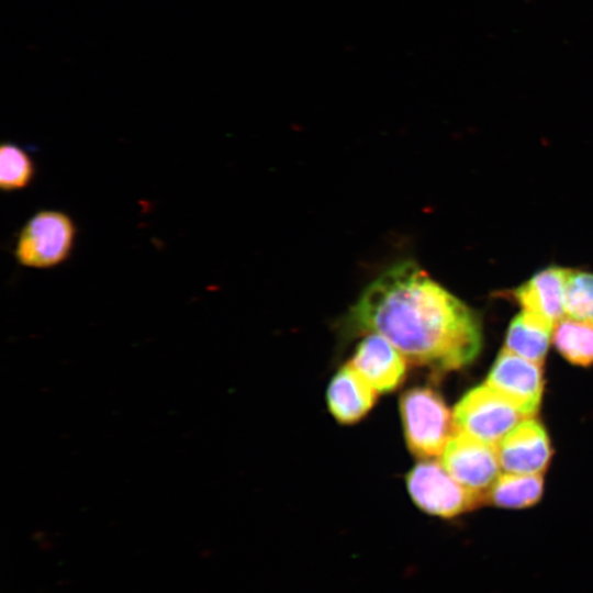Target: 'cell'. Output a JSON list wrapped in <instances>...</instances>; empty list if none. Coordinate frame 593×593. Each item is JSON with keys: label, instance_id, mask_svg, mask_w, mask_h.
Wrapping results in <instances>:
<instances>
[{"label": "cell", "instance_id": "cell-1", "mask_svg": "<svg viewBox=\"0 0 593 593\" xmlns=\"http://www.w3.org/2000/svg\"><path fill=\"white\" fill-rule=\"evenodd\" d=\"M342 332L349 338L378 334L409 363L439 372L471 363L483 343L477 313L412 259L395 262L362 290Z\"/></svg>", "mask_w": 593, "mask_h": 593}, {"label": "cell", "instance_id": "cell-2", "mask_svg": "<svg viewBox=\"0 0 593 593\" xmlns=\"http://www.w3.org/2000/svg\"><path fill=\"white\" fill-rule=\"evenodd\" d=\"M399 411L410 452L422 460L441 456L457 432L443 396L428 387L410 388L400 396Z\"/></svg>", "mask_w": 593, "mask_h": 593}, {"label": "cell", "instance_id": "cell-3", "mask_svg": "<svg viewBox=\"0 0 593 593\" xmlns=\"http://www.w3.org/2000/svg\"><path fill=\"white\" fill-rule=\"evenodd\" d=\"M405 483L421 511L444 519L463 515L485 502L484 494L466 488L440 462L430 459L417 462L406 473Z\"/></svg>", "mask_w": 593, "mask_h": 593}, {"label": "cell", "instance_id": "cell-4", "mask_svg": "<svg viewBox=\"0 0 593 593\" xmlns=\"http://www.w3.org/2000/svg\"><path fill=\"white\" fill-rule=\"evenodd\" d=\"M76 234L75 222L67 213L38 211L21 228L14 257L20 265L29 268L56 267L70 256Z\"/></svg>", "mask_w": 593, "mask_h": 593}, {"label": "cell", "instance_id": "cell-5", "mask_svg": "<svg viewBox=\"0 0 593 593\" xmlns=\"http://www.w3.org/2000/svg\"><path fill=\"white\" fill-rule=\"evenodd\" d=\"M452 416L457 432L496 446L514 426L528 417L485 383L469 390L455 405Z\"/></svg>", "mask_w": 593, "mask_h": 593}, {"label": "cell", "instance_id": "cell-6", "mask_svg": "<svg viewBox=\"0 0 593 593\" xmlns=\"http://www.w3.org/2000/svg\"><path fill=\"white\" fill-rule=\"evenodd\" d=\"M440 463L459 483L475 492L490 489L500 475L497 446L456 432L446 445Z\"/></svg>", "mask_w": 593, "mask_h": 593}, {"label": "cell", "instance_id": "cell-7", "mask_svg": "<svg viewBox=\"0 0 593 593\" xmlns=\"http://www.w3.org/2000/svg\"><path fill=\"white\" fill-rule=\"evenodd\" d=\"M485 384L512 401L526 416L538 411L544 392L542 365L502 349Z\"/></svg>", "mask_w": 593, "mask_h": 593}, {"label": "cell", "instance_id": "cell-8", "mask_svg": "<svg viewBox=\"0 0 593 593\" xmlns=\"http://www.w3.org/2000/svg\"><path fill=\"white\" fill-rule=\"evenodd\" d=\"M501 467L508 473L542 474L552 449L544 425L533 416L524 418L499 443Z\"/></svg>", "mask_w": 593, "mask_h": 593}, {"label": "cell", "instance_id": "cell-9", "mask_svg": "<svg viewBox=\"0 0 593 593\" xmlns=\"http://www.w3.org/2000/svg\"><path fill=\"white\" fill-rule=\"evenodd\" d=\"M349 362L379 393L396 390L409 363L390 342L372 333L362 336Z\"/></svg>", "mask_w": 593, "mask_h": 593}, {"label": "cell", "instance_id": "cell-10", "mask_svg": "<svg viewBox=\"0 0 593 593\" xmlns=\"http://www.w3.org/2000/svg\"><path fill=\"white\" fill-rule=\"evenodd\" d=\"M379 394L348 361L331 379L326 390V402L336 422L353 425L372 410Z\"/></svg>", "mask_w": 593, "mask_h": 593}, {"label": "cell", "instance_id": "cell-11", "mask_svg": "<svg viewBox=\"0 0 593 593\" xmlns=\"http://www.w3.org/2000/svg\"><path fill=\"white\" fill-rule=\"evenodd\" d=\"M566 268L550 266L514 290V298L522 311L529 313L551 327L563 318Z\"/></svg>", "mask_w": 593, "mask_h": 593}, {"label": "cell", "instance_id": "cell-12", "mask_svg": "<svg viewBox=\"0 0 593 593\" xmlns=\"http://www.w3.org/2000/svg\"><path fill=\"white\" fill-rule=\"evenodd\" d=\"M552 332L553 327L522 311L510 323L503 349L542 365Z\"/></svg>", "mask_w": 593, "mask_h": 593}, {"label": "cell", "instance_id": "cell-13", "mask_svg": "<svg viewBox=\"0 0 593 593\" xmlns=\"http://www.w3.org/2000/svg\"><path fill=\"white\" fill-rule=\"evenodd\" d=\"M542 492L541 474L506 472L499 475L485 492V502L502 508L521 510L535 505Z\"/></svg>", "mask_w": 593, "mask_h": 593}, {"label": "cell", "instance_id": "cell-14", "mask_svg": "<svg viewBox=\"0 0 593 593\" xmlns=\"http://www.w3.org/2000/svg\"><path fill=\"white\" fill-rule=\"evenodd\" d=\"M552 333L553 344L566 360L582 367L593 365V323L563 317Z\"/></svg>", "mask_w": 593, "mask_h": 593}, {"label": "cell", "instance_id": "cell-15", "mask_svg": "<svg viewBox=\"0 0 593 593\" xmlns=\"http://www.w3.org/2000/svg\"><path fill=\"white\" fill-rule=\"evenodd\" d=\"M35 175L32 157L13 143L0 147V188L11 192L26 188Z\"/></svg>", "mask_w": 593, "mask_h": 593}, {"label": "cell", "instance_id": "cell-16", "mask_svg": "<svg viewBox=\"0 0 593 593\" xmlns=\"http://www.w3.org/2000/svg\"><path fill=\"white\" fill-rule=\"evenodd\" d=\"M568 317L593 323V273L567 270L563 294Z\"/></svg>", "mask_w": 593, "mask_h": 593}]
</instances>
